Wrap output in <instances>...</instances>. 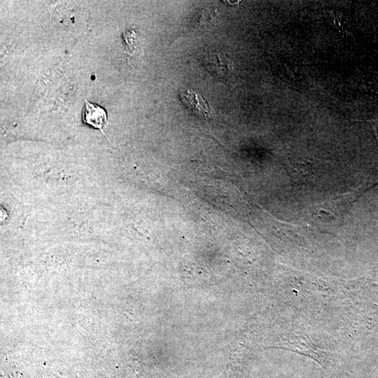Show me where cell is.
<instances>
[{"label":"cell","instance_id":"1","mask_svg":"<svg viewBox=\"0 0 378 378\" xmlns=\"http://www.w3.org/2000/svg\"><path fill=\"white\" fill-rule=\"evenodd\" d=\"M179 97L184 105L195 114L204 118H211L214 116L211 105L196 92L190 89L181 90Z\"/></svg>","mask_w":378,"mask_h":378},{"label":"cell","instance_id":"2","mask_svg":"<svg viewBox=\"0 0 378 378\" xmlns=\"http://www.w3.org/2000/svg\"><path fill=\"white\" fill-rule=\"evenodd\" d=\"M83 120L85 124L99 129L104 133L103 127L107 122V114L103 108L85 99Z\"/></svg>","mask_w":378,"mask_h":378},{"label":"cell","instance_id":"3","mask_svg":"<svg viewBox=\"0 0 378 378\" xmlns=\"http://www.w3.org/2000/svg\"><path fill=\"white\" fill-rule=\"evenodd\" d=\"M289 176L291 177L292 182L295 179V181L300 180L302 176H304L309 174L311 171V164L305 160H302L298 156H289Z\"/></svg>","mask_w":378,"mask_h":378},{"label":"cell","instance_id":"4","mask_svg":"<svg viewBox=\"0 0 378 378\" xmlns=\"http://www.w3.org/2000/svg\"><path fill=\"white\" fill-rule=\"evenodd\" d=\"M368 123L370 124L372 130V132L374 133V137L376 139V141L378 145V120L369 121Z\"/></svg>","mask_w":378,"mask_h":378}]
</instances>
